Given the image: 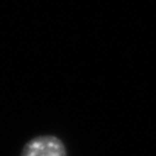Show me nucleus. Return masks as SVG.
Wrapping results in <instances>:
<instances>
[{
	"label": "nucleus",
	"mask_w": 156,
	"mask_h": 156,
	"mask_svg": "<svg viewBox=\"0 0 156 156\" xmlns=\"http://www.w3.org/2000/svg\"><path fill=\"white\" fill-rule=\"evenodd\" d=\"M20 156H68L64 143L55 135H38L28 140Z\"/></svg>",
	"instance_id": "f257e3e1"
}]
</instances>
